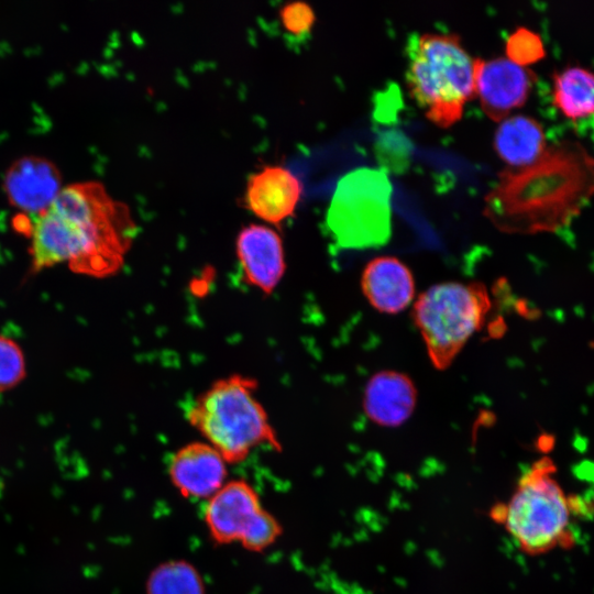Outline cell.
I'll list each match as a JSON object with an SVG mask.
<instances>
[{
    "instance_id": "obj_1",
    "label": "cell",
    "mask_w": 594,
    "mask_h": 594,
    "mask_svg": "<svg viewBox=\"0 0 594 594\" xmlns=\"http://www.w3.org/2000/svg\"><path fill=\"white\" fill-rule=\"evenodd\" d=\"M136 233L129 207L102 184H72L31 222L33 266L66 262L76 273L106 277L121 268Z\"/></svg>"
},
{
    "instance_id": "obj_2",
    "label": "cell",
    "mask_w": 594,
    "mask_h": 594,
    "mask_svg": "<svg viewBox=\"0 0 594 594\" xmlns=\"http://www.w3.org/2000/svg\"><path fill=\"white\" fill-rule=\"evenodd\" d=\"M593 196L594 157L581 142L563 140L531 165L501 173L484 199V215L503 232H554Z\"/></svg>"
},
{
    "instance_id": "obj_3",
    "label": "cell",
    "mask_w": 594,
    "mask_h": 594,
    "mask_svg": "<svg viewBox=\"0 0 594 594\" xmlns=\"http://www.w3.org/2000/svg\"><path fill=\"white\" fill-rule=\"evenodd\" d=\"M256 380L240 374L220 378L188 406V422L228 463H240L260 446L280 443L262 404Z\"/></svg>"
},
{
    "instance_id": "obj_4",
    "label": "cell",
    "mask_w": 594,
    "mask_h": 594,
    "mask_svg": "<svg viewBox=\"0 0 594 594\" xmlns=\"http://www.w3.org/2000/svg\"><path fill=\"white\" fill-rule=\"evenodd\" d=\"M407 52L406 80L411 97L432 123L451 127L475 96L474 59L455 34L415 36Z\"/></svg>"
},
{
    "instance_id": "obj_5",
    "label": "cell",
    "mask_w": 594,
    "mask_h": 594,
    "mask_svg": "<svg viewBox=\"0 0 594 594\" xmlns=\"http://www.w3.org/2000/svg\"><path fill=\"white\" fill-rule=\"evenodd\" d=\"M490 309V296L481 283L446 282L419 295L413 318L437 370L451 365Z\"/></svg>"
},
{
    "instance_id": "obj_6",
    "label": "cell",
    "mask_w": 594,
    "mask_h": 594,
    "mask_svg": "<svg viewBox=\"0 0 594 594\" xmlns=\"http://www.w3.org/2000/svg\"><path fill=\"white\" fill-rule=\"evenodd\" d=\"M392 185L382 169L356 168L337 184L326 215L334 244L364 250L386 244L392 234Z\"/></svg>"
},
{
    "instance_id": "obj_7",
    "label": "cell",
    "mask_w": 594,
    "mask_h": 594,
    "mask_svg": "<svg viewBox=\"0 0 594 594\" xmlns=\"http://www.w3.org/2000/svg\"><path fill=\"white\" fill-rule=\"evenodd\" d=\"M553 472L550 459L538 460L522 474L505 504L502 524L528 554L544 553L568 538L571 509Z\"/></svg>"
},
{
    "instance_id": "obj_8",
    "label": "cell",
    "mask_w": 594,
    "mask_h": 594,
    "mask_svg": "<svg viewBox=\"0 0 594 594\" xmlns=\"http://www.w3.org/2000/svg\"><path fill=\"white\" fill-rule=\"evenodd\" d=\"M204 521L218 544L240 543L253 552L273 546L282 525L266 510L254 486L245 480H231L205 505Z\"/></svg>"
},
{
    "instance_id": "obj_9",
    "label": "cell",
    "mask_w": 594,
    "mask_h": 594,
    "mask_svg": "<svg viewBox=\"0 0 594 594\" xmlns=\"http://www.w3.org/2000/svg\"><path fill=\"white\" fill-rule=\"evenodd\" d=\"M475 95L482 110L494 121H503L527 101L536 75L508 58L474 59Z\"/></svg>"
},
{
    "instance_id": "obj_10",
    "label": "cell",
    "mask_w": 594,
    "mask_h": 594,
    "mask_svg": "<svg viewBox=\"0 0 594 594\" xmlns=\"http://www.w3.org/2000/svg\"><path fill=\"white\" fill-rule=\"evenodd\" d=\"M228 462L207 442H190L168 463V477L185 498L208 501L227 483Z\"/></svg>"
},
{
    "instance_id": "obj_11",
    "label": "cell",
    "mask_w": 594,
    "mask_h": 594,
    "mask_svg": "<svg viewBox=\"0 0 594 594\" xmlns=\"http://www.w3.org/2000/svg\"><path fill=\"white\" fill-rule=\"evenodd\" d=\"M62 174L50 160L29 155L15 160L3 177L9 202L23 215L46 210L62 190Z\"/></svg>"
},
{
    "instance_id": "obj_12",
    "label": "cell",
    "mask_w": 594,
    "mask_h": 594,
    "mask_svg": "<svg viewBox=\"0 0 594 594\" xmlns=\"http://www.w3.org/2000/svg\"><path fill=\"white\" fill-rule=\"evenodd\" d=\"M237 255L245 280L271 294L285 272L283 243L277 232L262 224L243 228L237 239Z\"/></svg>"
},
{
    "instance_id": "obj_13",
    "label": "cell",
    "mask_w": 594,
    "mask_h": 594,
    "mask_svg": "<svg viewBox=\"0 0 594 594\" xmlns=\"http://www.w3.org/2000/svg\"><path fill=\"white\" fill-rule=\"evenodd\" d=\"M300 195V180L284 167L266 166L248 180V208L272 224L293 216Z\"/></svg>"
},
{
    "instance_id": "obj_14",
    "label": "cell",
    "mask_w": 594,
    "mask_h": 594,
    "mask_svg": "<svg viewBox=\"0 0 594 594\" xmlns=\"http://www.w3.org/2000/svg\"><path fill=\"white\" fill-rule=\"evenodd\" d=\"M417 403L415 384L404 373L381 371L367 382L363 408L367 417L384 427H396L413 414Z\"/></svg>"
},
{
    "instance_id": "obj_15",
    "label": "cell",
    "mask_w": 594,
    "mask_h": 594,
    "mask_svg": "<svg viewBox=\"0 0 594 594\" xmlns=\"http://www.w3.org/2000/svg\"><path fill=\"white\" fill-rule=\"evenodd\" d=\"M361 287L373 308L397 314L413 300L415 282L410 270L394 256H380L367 263Z\"/></svg>"
},
{
    "instance_id": "obj_16",
    "label": "cell",
    "mask_w": 594,
    "mask_h": 594,
    "mask_svg": "<svg viewBox=\"0 0 594 594\" xmlns=\"http://www.w3.org/2000/svg\"><path fill=\"white\" fill-rule=\"evenodd\" d=\"M494 148L513 168L535 163L547 148L544 130L536 119L522 114L507 117L494 135Z\"/></svg>"
},
{
    "instance_id": "obj_17",
    "label": "cell",
    "mask_w": 594,
    "mask_h": 594,
    "mask_svg": "<svg viewBox=\"0 0 594 594\" xmlns=\"http://www.w3.org/2000/svg\"><path fill=\"white\" fill-rule=\"evenodd\" d=\"M552 102L571 120L594 114V73L581 66H570L556 73Z\"/></svg>"
},
{
    "instance_id": "obj_18",
    "label": "cell",
    "mask_w": 594,
    "mask_h": 594,
    "mask_svg": "<svg viewBox=\"0 0 594 594\" xmlns=\"http://www.w3.org/2000/svg\"><path fill=\"white\" fill-rule=\"evenodd\" d=\"M145 594H206V585L193 563L175 559L160 563L151 571Z\"/></svg>"
},
{
    "instance_id": "obj_19",
    "label": "cell",
    "mask_w": 594,
    "mask_h": 594,
    "mask_svg": "<svg viewBox=\"0 0 594 594\" xmlns=\"http://www.w3.org/2000/svg\"><path fill=\"white\" fill-rule=\"evenodd\" d=\"M506 54L513 63L526 67L546 56L541 37L526 28H518L506 42Z\"/></svg>"
},
{
    "instance_id": "obj_20",
    "label": "cell",
    "mask_w": 594,
    "mask_h": 594,
    "mask_svg": "<svg viewBox=\"0 0 594 594\" xmlns=\"http://www.w3.org/2000/svg\"><path fill=\"white\" fill-rule=\"evenodd\" d=\"M25 376V359L19 344L0 334V393L16 386Z\"/></svg>"
},
{
    "instance_id": "obj_21",
    "label": "cell",
    "mask_w": 594,
    "mask_h": 594,
    "mask_svg": "<svg viewBox=\"0 0 594 594\" xmlns=\"http://www.w3.org/2000/svg\"><path fill=\"white\" fill-rule=\"evenodd\" d=\"M280 19L284 28L295 34L308 33L315 22L312 9L302 1H295L286 4L280 10Z\"/></svg>"
}]
</instances>
